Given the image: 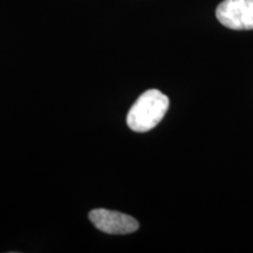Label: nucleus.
Here are the masks:
<instances>
[{
	"mask_svg": "<svg viewBox=\"0 0 253 253\" xmlns=\"http://www.w3.org/2000/svg\"><path fill=\"white\" fill-rule=\"evenodd\" d=\"M167 95L157 89L144 91L126 115V125L132 131L145 132L162 121L169 108Z\"/></svg>",
	"mask_w": 253,
	"mask_h": 253,
	"instance_id": "obj_1",
	"label": "nucleus"
},
{
	"mask_svg": "<svg viewBox=\"0 0 253 253\" xmlns=\"http://www.w3.org/2000/svg\"><path fill=\"white\" fill-rule=\"evenodd\" d=\"M216 17L231 30H253V0H224L218 5Z\"/></svg>",
	"mask_w": 253,
	"mask_h": 253,
	"instance_id": "obj_2",
	"label": "nucleus"
},
{
	"mask_svg": "<svg viewBox=\"0 0 253 253\" xmlns=\"http://www.w3.org/2000/svg\"><path fill=\"white\" fill-rule=\"evenodd\" d=\"M89 219L97 230L109 235H128L137 231L140 227V224L134 217L107 209L91 210Z\"/></svg>",
	"mask_w": 253,
	"mask_h": 253,
	"instance_id": "obj_3",
	"label": "nucleus"
}]
</instances>
